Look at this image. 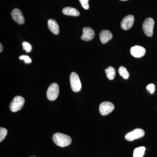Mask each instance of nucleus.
Segmentation results:
<instances>
[{
	"mask_svg": "<svg viewBox=\"0 0 157 157\" xmlns=\"http://www.w3.org/2000/svg\"><path fill=\"white\" fill-rule=\"evenodd\" d=\"M115 107L112 103L108 101L102 102L99 107V111L102 115H108L113 111Z\"/></svg>",
	"mask_w": 157,
	"mask_h": 157,
	"instance_id": "0eeeda50",
	"label": "nucleus"
},
{
	"mask_svg": "<svg viewBox=\"0 0 157 157\" xmlns=\"http://www.w3.org/2000/svg\"><path fill=\"white\" fill-rule=\"evenodd\" d=\"M120 1H128V0H120Z\"/></svg>",
	"mask_w": 157,
	"mask_h": 157,
	"instance_id": "b1692460",
	"label": "nucleus"
},
{
	"mask_svg": "<svg viewBox=\"0 0 157 157\" xmlns=\"http://www.w3.org/2000/svg\"><path fill=\"white\" fill-rule=\"evenodd\" d=\"M118 72L120 75L122 76L124 79H127L128 78L129 73L127 70L126 68L121 66L119 68Z\"/></svg>",
	"mask_w": 157,
	"mask_h": 157,
	"instance_id": "f3484780",
	"label": "nucleus"
},
{
	"mask_svg": "<svg viewBox=\"0 0 157 157\" xmlns=\"http://www.w3.org/2000/svg\"><path fill=\"white\" fill-rule=\"evenodd\" d=\"M155 22L152 18H147L143 23V30L144 34L147 37H151L153 34V29Z\"/></svg>",
	"mask_w": 157,
	"mask_h": 157,
	"instance_id": "20e7f679",
	"label": "nucleus"
},
{
	"mask_svg": "<svg viewBox=\"0 0 157 157\" xmlns=\"http://www.w3.org/2000/svg\"><path fill=\"white\" fill-rule=\"evenodd\" d=\"M11 17L14 21L19 25H22L25 22L24 17L19 9H15L11 12Z\"/></svg>",
	"mask_w": 157,
	"mask_h": 157,
	"instance_id": "9d476101",
	"label": "nucleus"
},
{
	"mask_svg": "<svg viewBox=\"0 0 157 157\" xmlns=\"http://www.w3.org/2000/svg\"><path fill=\"white\" fill-rule=\"evenodd\" d=\"M52 140L57 146L65 147L72 143V139L69 135L60 133H56L53 135Z\"/></svg>",
	"mask_w": 157,
	"mask_h": 157,
	"instance_id": "f257e3e1",
	"label": "nucleus"
},
{
	"mask_svg": "<svg viewBox=\"0 0 157 157\" xmlns=\"http://www.w3.org/2000/svg\"><path fill=\"white\" fill-rule=\"evenodd\" d=\"M99 36H100L101 42L104 44H106L113 38L112 33L110 31L107 30H104L101 31Z\"/></svg>",
	"mask_w": 157,
	"mask_h": 157,
	"instance_id": "f8f14e48",
	"label": "nucleus"
},
{
	"mask_svg": "<svg viewBox=\"0 0 157 157\" xmlns=\"http://www.w3.org/2000/svg\"><path fill=\"white\" fill-rule=\"evenodd\" d=\"M0 47H1V48H0V52H2L3 48V46L2 45V43L0 44Z\"/></svg>",
	"mask_w": 157,
	"mask_h": 157,
	"instance_id": "5701e85b",
	"label": "nucleus"
},
{
	"mask_svg": "<svg viewBox=\"0 0 157 157\" xmlns=\"http://www.w3.org/2000/svg\"><path fill=\"white\" fill-rule=\"evenodd\" d=\"M25 102L24 98L21 96H17L14 97L9 106L10 110L13 112L19 111L23 107Z\"/></svg>",
	"mask_w": 157,
	"mask_h": 157,
	"instance_id": "f03ea898",
	"label": "nucleus"
},
{
	"mask_svg": "<svg viewBox=\"0 0 157 157\" xmlns=\"http://www.w3.org/2000/svg\"></svg>",
	"mask_w": 157,
	"mask_h": 157,
	"instance_id": "393cba45",
	"label": "nucleus"
},
{
	"mask_svg": "<svg viewBox=\"0 0 157 157\" xmlns=\"http://www.w3.org/2000/svg\"><path fill=\"white\" fill-rule=\"evenodd\" d=\"M95 32L90 27H85L82 31V35L81 39L83 41H89L94 38Z\"/></svg>",
	"mask_w": 157,
	"mask_h": 157,
	"instance_id": "9b49d317",
	"label": "nucleus"
},
{
	"mask_svg": "<svg viewBox=\"0 0 157 157\" xmlns=\"http://www.w3.org/2000/svg\"><path fill=\"white\" fill-rule=\"evenodd\" d=\"M144 135V132L143 129L137 128L128 133L125 136V138L128 141H132L143 137Z\"/></svg>",
	"mask_w": 157,
	"mask_h": 157,
	"instance_id": "423d86ee",
	"label": "nucleus"
},
{
	"mask_svg": "<svg viewBox=\"0 0 157 157\" xmlns=\"http://www.w3.org/2000/svg\"><path fill=\"white\" fill-rule=\"evenodd\" d=\"M70 85L72 90L74 92H78L81 90L82 85L79 76L75 72L71 73L70 76Z\"/></svg>",
	"mask_w": 157,
	"mask_h": 157,
	"instance_id": "7ed1b4c3",
	"label": "nucleus"
},
{
	"mask_svg": "<svg viewBox=\"0 0 157 157\" xmlns=\"http://www.w3.org/2000/svg\"><path fill=\"white\" fill-rule=\"evenodd\" d=\"M131 54L132 56L137 58L142 57L146 53V50L142 46L135 45L131 48Z\"/></svg>",
	"mask_w": 157,
	"mask_h": 157,
	"instance_id": "1a4fd4ad",
	"label": "nucleus"
},
{
	"mask_svg": "<svg viewBox=\"0 0 157 157\" xmlns=\"http://www.w3.org/2000/svg\"><path fill=\"white\" fill-rule=\"evenodd\" d=\"M106 75L108 79L113 80L114 79L116 75V70L114 68L112 67H109L105 70Z\"/></svg>",
	"mask_w": 157,
	"mask_h": 157,
	"instance_id": "2eb2a0df",
	"label": "nucleus"
},
{
	"mask_svg": "<svg viewBox=\"0 0 157 157\" xmlns=\"http://www.w3.org/2000/svg\"><path fill=\"white\" fill-rule=\"evenodd\" d=\"M82 6L85 10H88L89 9V0H79Z\"/></svg>",
	"mask_w": 157,
	"mask_h": 157,
	"instance_id": "412c9836",
	"label": "nucleus"
},
{
	"mask_svg": "<svg viewBox=\"0 0 157 157\" xmlns=\"http://www.w3.org/2000/svg\"><path fill=\"white\" fill-rule=\"evenodd\" d=\"M135 17L132 15H129L124 17L121 22V28L124 30H128L133 26Z\"/></svg>",
	"mask_w": 157,
	"mask_h": 157,
	"instance_id": "6e6552de",
	"label": "nucleus"
},
{
	"mask_svg": "<svg viewBox=\"0 0 157 157\" xmlns=\"http://www.w3.org/2000/svg\"><path fill=\"white\" fill-rule=\"evenodd\" d=\"M23 48L27 53L30 52L32 50V46L31 44L27 42H24L22 43Z\"/></svg>",
	"mask_w": 157,
	"mask_h": 157,
	"instance_id": "a211bd4d",
	"label": "nucleus"
},
{
	"mask_svg": "<svg viewBox=\"0 0 157 157\" xmlns=\"http://www.w3.org/2000/svg\"><path fill=\"white\" fill-rule=\"evenodd\" d=\"M147 89L148 90L151 94L154 92L155 90V85L153 84H150L147 86Z\"/></svg>",
	"mask_w": 157,
	"mask_h": 157,
	"instance_id": "4be33fe9",
	"label": "nucleus"
},
{
	"mask_svg": "<svg viewBox=\"0 0 157 157\" xmlns=\"http://www.w3.org/2000/svg\"><path fill=\"white\" fill-rule=\"evenodd\" d=\"M19 59L21 60H23L26 64L31 63L32 62L31 58L28 56L22 55L19 57Z\"/></svg>",
	"mask_w": 157,
	"mask_h": 157,
	"instance_id": "aec40b11",
	"label": "nucleus"
},
{
	"mask_svg": "<svg viewBox=\"0 0 157 157\" xmlns=\"http://www.w3.org/2000/svg\"><path fill=\"white\" fill-rule=\"evenodd\" d=\"M145 147L141 146L137 147L134 150L133 156L134 157H143L145 151Z\"/></svg>",
	"mask_w": 157,
	"mask_h": 157,
	"instance_id": "dca6fc26",
	"label": "nucleus"
},
{
	"mask_svg": "<svg viewBox=\"0 0 157 157\" xmlns=\"http://www.w3.org/2000/svg\"><path fill=\"white\" fill-rule=\"evenodd\" d=\"M62 12L65 15L74 16V17H77V16H79L80 14L79 11L77 9L70 7L64 8L62 10Z\"/></svg>",
	"mask_w": 157,
	"mask_h": 157,
	"instance_id": "4468645a",
	"label": "nucleus"
},
{
	"mask_svg": "<svg viewBox=\"0 0 157 157\" xmlns=\"http://www.w3.org/2000/svg\"><path fill=\"white\" fill-rule=\"evenodd\" d=\"M8 133L7 129L1 127L0 128V141L2 142L6 138V135Z\"/></svg>",
	"mask_w": 157,
	"mask_h": 157,
	"instance_id": "6ab92c4d",
	"label": "nucleus"
},
{
	"mask_svg": "<svg viewBox=\"0 0 157 157\" xmlns=\"http://www.w3.org/2000/svg\"><path fill=\"white\" fill-rule=\"evenodd\" d=\"M59 94V86L56 83L51 84L47 91V97L48 100L53 101L56 100Z\"/></svg>",
	"mask_w": 157,
	"mask_h": 157,
	"instance_id": "39448f33",
	"label": "nucleus"
},
{
	"mask_svg": "<svg viewBox=\"0 0 157 157\" xmlns=\"http://www.w3.org/2000/svg\"><path fill=\"white\" fill-rule=\"evenodd\" d=\"M48 26L49 30L55 35H58L59 33V27L56 21L49 19L48 21Z\"/></svg>",
	"mask_w": 157,
	"mask_h": 157,
	"instance_id": "ddd939ff",
	"label": "nucleus"
}]
</instances>
